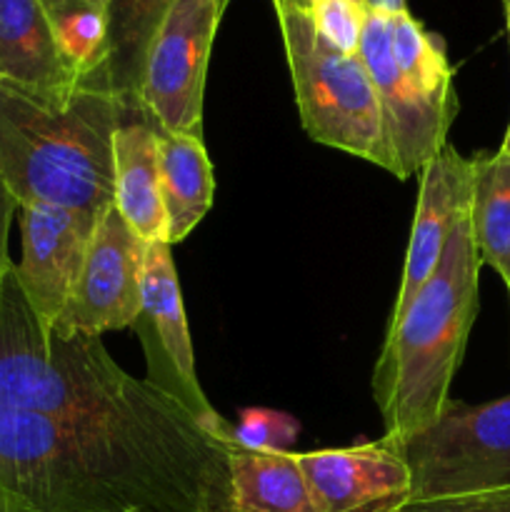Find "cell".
Returning <instances> with one entry per match:
<instances>
[{"instance_id": "obj_23", "label": "cell", "mask_w": 510, "mask_h": 512, "mask_svg": "<svg viewBox=\"0 0 510 512\" xmlns=\"http://www.w3.org/2000/svg\"><path fill=\"white\" fill-rule=\"evenodd\" d=\"M298 423L295 418L275 410L250 408L240 413V420L233 425V438L240 445L253 450H268V453H288L290 445L298 438Z\"/></svg>"}, {"instance_id": "obj_5", "label": "cell", "mask_w": 510, "mask_h": 512, "mask_svg": "<svg viewBox=\"0 0 510 512\" xmlns=\"http://www.w3.org/2000/svg\"><path fill=\"white\" fill-rule=\"evenodd\" d=\"M295 105L305 133L395 173L375 85L360 55L335 50L315 30L303 0H273Z\"/></svg>"}, {"instance_id": "obj_3", "label": "cell", "mask_w": 510, "mask_h": 512, "mask_svg": "<svg viewBox=\"0 0 510 512\" xmlns=\"http://www.w3.org/2000/svg\"><path fill=\"white\" fill-rule=\"evenodd\" d=\"M480 258L470 208L460 215L443 258L398 320L388 323L373 370L383 438L400 443L438 420L478 315Z\"/></svg>"}, {"instance_id": "obj_17", "label": "cell", "mask_w": 510, "mask_h": 512, "mask_svg": "<svg viewBox=\"0 0 510 512\" xmlns=\"http://www.w3.org/2000/svg\"><path fill=\"white\" fill-rule=\"evenodd\" d=\"M158 163L168 245L173 248L198 228L213 205V165L203 145V135L198 133L160 135Z\"/></svg>"}, {"instance_id": "obj_24", "label": "cell", "mask_w": 510, "mask_h": 512, "mask_svg": "<svg viewBox=\"0 0 510 512\" xmlns=\"http://www.w3.org/2000/svg\"><path fill=\"white\" fill-rule=\"evenodd\" d=\"M398 512H510V488L448 495V498L410 500Z\"/></svg>"}, {"instance_id": "obj_6", "label": "cell", "mask_w": 510, "mask_h": 512, "mask_svg": "<svg viewBox=\"0 0 510 512\" xmlns=\"http://www.w3.org/2000/svg\"><path fill=\"white\" fill-rule=\"evenodd\" d=\"M388 443L408 463L413 500L510 488V395L480 405L450 398L430 428Z\"/></svg>"}, {"instance_id": "obj_1", "label": "cell", "mask_w": 510, "mask_h": 512, "mask_svg": "<svg viewBox=\"0 0 510 512\" xmlns=\"http://www.w3.org/2000/svg\"><path fill=\"white\" fill-rule=\"evenodd\" d=\"M228 440L183 405L50 418L0 408L13 512H230Z\"/></svg>"}, {"instance_id": "obj_8", "label": "cell", "mask_w": 510, "mask_h": 512, "mask_svg": "<svg viewBox=\"0 0 510 512\" xmlns=\"http://www.w3.org/2000/svg\"><path fill=\"white\" fill-rule=\"evenodd\" d=\"M133 328L138 330L148 360L145 380L183 405L210 433L218 438H233V425L215 413L198 383L188 315L168 243L145 245L143 313Z\"/></svg>"}, {"instance_id": "obj_25", "label": "cell", "mask_w": 510, "mask_h": 512, "mask_svg": "<svg viewBox=\"0 0 510 512\" xmlns=\"http://www.w3.org/2000/svg\"><path fill=\"white\" fill-rule=\"evenodd\" d=\"M18 210H20L18 198H15V193L8 188L3 175H0V278H3V275L15 265L13 260H10L8 238H10V225H13V218Z\"/></svg>"}, {"instance_id": "obj_29", "label": "cell", "mask_w": 510, "mask_h": 512, "mask_svg": "<svg viewBox=\"0 0 510 512\" xmlns=\"http://www.w3.org/2000/svg\"><path fill=\"white\" fill-rule=\"evenodd\" d=\"M0 512H13V508H10L8 500H5L3 495H0Z\"/></svg>"}, {"instance_id": "obj_16", "label": "cell", "mask_w": 510, "mask_h": 512, "mask_svg": "<svg viewBox=\"0 0 510 512\" xmlns=\"http://www.w3.org/2000/svg\"><path fill=\"white\" fill-rule=\"evenodd\" d=\"M230 512H320L290 453H268L228 440Z\"/></svg>"}, {"instance_id": "obj_14", "label": "cell", "mask_w": 510, "mask_h": 512, "mask_svg": "<svg viewBox=\"0 0 510 512\" xmlns=\"http://www.w3.org/2000/svg\"><path fill=\"white\" fill-rule=\"evenodd\" d=\"M0 80L63 98L80 80L60 55L43 0H0Z\"/></svg>"}, {"instance_id": "obj_19", "label": "cell", "mask_w": 510, "mask_h": 512, "mask_svg": "<svg viewBox=\"0 0 510 512\" xmlns=\"http://www.w3.org/2000/svg\"><path fill=\"white\" fill-rule=\"evenodd\" d=\"M470 228L480 263L493 268L510 295V153L473 158Z\"/></svg>"}, {"instance_id": "obj_20", "label": "cell", "mask_w": 510, "mask_h": 512, "mask_svg": "<svg viewBox=\"0 0 510 512\" xmlns=\"http://www.w3.org/2000/svg\"><path fill=\"white\" fill-rule=\"evenodd\" d=\"M60 55L80 83L108 85V0H43Z\"/></svg>"}, {"instance_id": "obj_15", "label": "cell", "mask_w": 510, "mask_h": 512, "mask_svg": "<svg viewBox=\"0 0 510 512\" xmlns=\"http://www.w3.org/2000/svg\"><path fill=\"white\" fill-rule=\"evenodd\" d=\"M160 133L150 120H123L113 140V205L135 235L168 243L158 163Z\"/></svg>"}, {"instance_id": "obj_22", "label": "cell", "mask_w": 510, "mask_h": 512, "mask_svg": "<svg viewBox=\"0 0 510 512\" xmlns=\"http://www.w3.org/2000/svg\"><path fill=\"white\" fill-rule=\"evenodd\" d=\"M305 8L323 40L340 53L358 55L368 13L363 5L355 0H305Z\"/></svg>"}, {"instance_id": "obj_13", "label": "cell", "mask_w": 510, "mask_h": 512, "mask_svg": "<svg viewBox=\"0 0 510 512\" xmlns=\"http://www.w3.org/2000/svg\"><path fill=\"white\" fill-rule=\"evenodd\" d=\"M418 175V205H415L413 228H410L403 278H400V288L390 310V323L400 318L410 300L428 283L443 258L445 243L455 223L470 208L473 158H463L453 145H445Z\"/></svg>"}, {"instance_id": "obj_11", "label": "cell", "mask_w": 510, "mask_h": 512, "mask_svg": "<svg viewBox=\"0 0 510 512\" xmlns=\"http://www.w3.org/2000/svg\"><path fill=\"white\" fill-rule=\"evenodd\" d=\"M18 215L23 258L15 263V275L30 308L53 330L73 295L100 218L48 203L20 205Z\"/></svg>"}, {"instance_id": "obj_21", "label": "cell", "mask_w": 510, "mask_h": 512, "mask_svg": "<svg viewBox=\"0 0 510 512\" xmlns=\"http://www.w3.org/2000/svg\"><path fill=\"white\" fill-rule=\"evenodd\" d=\"M388 23L390 50L405 78L433 100L458 98L453 85V68L438 35L428 33L423 23H418L408 10L388 15Z\"/></svg>"}, {"instance_id": "obj_28", "label": "cell", "mask_w": 510, "mask_h": 512, "mask_svg": "<svg viewBox=\"0 0 510 512\" xmlns=\"http://www.w3.org/2000/svg\"><path fill=\"white\" fill-rule=\"evenodd\" d=\"M503 8H505V20H508V35H510V0H503Z\"/></svg>"}, {"instance_id": "obj_10", "label": "cell", "mask_w": 510, "mask_h": 512, "mask_svg": "<svg viewBox=\"0 0 510 512\" xmlns=\"http://www.w3.org/2000/svg\"><path fill=\"white\" fill-rule=\"evenodd\" d=\"M360 60L380 100L385 138L393 155L395 178L408 180L448 145V130L458 115V98L433 100L420 93L398 68L390 50L388 15L365 13Z\"/></svg>"}, {"instance_id": "obj_9", "label": "cell", "mask_w": 510, "mask_h": 512, "mask_svg": "<svg viewBox=\"0 0 510 512\" xmlns=\"http://www.w3.org/2000/svg\"><path fill=\"white\" fill-rule=\"evenodd\" d=\"M145 243L130 230L115 205L93 230L73 295L55 323V333L103 335L135 325L143 313Z\"/></svg>"}, {"instance_id": "obj_26", "label": "cell", "mask_w": 510, "mask_h": 512, "mask_svg": "<svg viewBox=\"0 0 510 512\" xmlns=\"http://www.w3.org/2000/svg\"><path fill=\"white\" fill-rule=\"evenodd\" d=\"M365 10H373V13H383V15H395L403 13L405 0H363Z\"/></svg>"}, {"instance_id": "obj_12", "label": "cell", "mask_w": 510, "mask_h": 512, "mask_svg": "<svg viewBox=\"0 0 510 512\" xmlns=\"http://www.w3.org/2000/svg\"><path fill=\"white\" fill-rule=\"evenodd\" d=\"M295 458L320 512H398L413 500L408 463L385 438Z\"/></svg>"}, {"instance_id": "obj_27", "label": "cell", "mask_w": 510, "mask_h": 512, "mask_svg": "<svg viewBox=\"0 0 510 512\" xmlns=\"http://www.w3.org/2000/svg\"><path fill=\"white\" fill-rule=\"evenodd\" d=\"M500 148L508 150L510 153V125H508V130H505V138H503V145H500Z\"/></svg>"}, {"instance_id": "obj_7", "label": "cell", "mask_w": 510, "mask_h": 512, "mask_svg": "<svg viewBox=\"0 0 510 512\" xmlns=\"http://www.w3.org/2000/svg\"><path fill=\"white\" fill-rule=\"evenodd\" d=\"M228 0H173L148 45L140 108L160 135H203L210 53Z\"/></svg>"}, {"instance_id": "obj_30", "label": "cell", "mask_w": 510, "mask_h": 512, "mask_svg": "<svg viewBox=\"0 0 510 512\" xmlns=\"http://www.w3.org/2000/svg\"><path fill=\"white\" fill-rule=\"evenodd\" d=\"M303 3H305V0H303ZM355 3H360V5H363V0H355Z\"/></svg>"}, {"instance_id": "obj_18", "label": "cell", "mask_w": 510, "mask_h": 512, "mask_svg": "<svg viewBox=\"0 0 510 512\" xmlns=\"http://www.w3.org/2000/svg\"><path fill=\"white\" fill-rule=\"evenodd\" d=\"M170 5L173 0H108L105 75L125 120L145 118L138 98L145 53Z\"/></svg>"}, {"instance_id": "obj_2", "label": "cell", "mask_w": 510, "mask_h": 512, "mask_svg": "<svg viewBox=\"0 0 510 512\" xmlns=\"http://www.w3.org/2000/svg\"><path fill=\"white\" fill-rule=\"evenodd\" d=\"M123 120L105 85L80 83L45 98L0 80V175L20 205L100 218L113 205V140Z\"/></svg>"}, {"instance_id": "obj_4", "label": "cell", "mask_w": 510, "mask_h": 512, "mask_svg": "<svg viewBox=\"0 0 510 512\" xmlns=\"http://www.w3.org/2000/svg\"><path fill=\"white\" fill-rule=\"evenodd\" d=\"M173 403L125 373L98 335L63 338L50 330L30 308L15 265L0 278V408L70 420Z\"/></svg>"}]
</instances>
